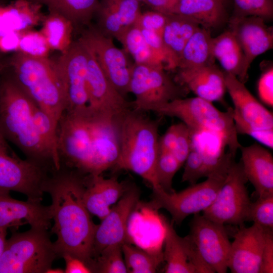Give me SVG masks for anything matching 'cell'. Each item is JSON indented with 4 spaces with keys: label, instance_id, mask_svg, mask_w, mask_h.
<instances>
[{
    "label": "cell",
    "instance_id": "26",
    "mask_svg": "<svg viewBox=\"0 0 273 273\" xmlns=\"http://www.w3.org/2000/svg\"><path fill=\"white\" fill-rule=\"evenodd\" d=\"M223 0H180L172 14L185 16L208 31L226 22L228 14Z\"/></svg>",
    "mask_w": 273,
    "mask_h": 273
},
{
    "label": "cell",
    "instance_id": "44",
    "mask_svg": "<svg viewBox=\"0 0 273 273\" xmlns=\"http://www.w3.org/2000/svg\"><path fill=\"white\" fill-rule=\"evenodd\" d=\"M166 15L152 10L142 13L135 24L140 28L154 31L162 37Z\"/></svg>",
    "mask_w": 273,
    "mask_h": 273
},
{
    "label": "cell",
    "instance_id": "20",
    "mask_svg": "<svg viewBox=\"0 0 273 273\" xmlns=\"http://www.w3.org/2000/svg\"><path fill=\"white\" fill-rule=\"evenodd\" d=\"M9 193L0 191V228H18L26 223L31 228H50L52 220L50 206L41 202L18 200Z\"/></svg>",
    "mask_w": 273,
    "mask_h": 273
},
{
    "label": "cell",
    "instance_id": "1",
    "mask_svg": "<svg viewBox=\"0 0 273 273\" xmlns=\"http://www.w3.org/2000/svg\"><path fill=\"white\" fill-rule=\"evenodd\" d=\"M86 175L61 166L50 173L43 185L52 200L54 225L52 233L59 257L66 254L82 260L89 268L93 240L97 225L83 202Z\"/></svg>",
    "mask_w": 273,
    "mask_h": 273
},
{
    "label": "cell",
    "instance_id": "32",
    "mask_svg": "<svg viewBox=\"0 0 273 273\" xmlns=\"http://www.w3.org/2000/svg\"><path fill=\"white\" fill-rule=\"evenodd\" d=\"M164 251L163 260L166 262V273H195L190 263L181 237L174 229L172 223L164 221Z\"/></svg>",
    "mask_w": 273,
    "mask_h": 273
},
{
    "label": "cell",
    "instance_id": "39",
    "mask_svg": "<svg viewBox=\"0 0 273 273\" xmlns=\"http://www.w3.org/2000/svg\"><path fill=\"white\" fill-rule=\"evenodd\" d=\"M248 221H253L265 231L273 232V195L258 197L251 203Z\"/></svg>",
    "mask_w": 273,
    "mask_h": 273
},
{
    "label": "cell",
    "instance_id": "11",
    "mask_svg": "<svg viewBox=\"0 0 273 273\" xmlns=\"http://www.w3.org/2000/svg\"><path fill=\"white\" fill-rule=\"evenodd\" d=\"M247 181L241 161L234 160L214 200L203 215L223 225H240L248 221L252 202L246 186Z\"/></svg>",
    "mask_w": 273,
    "mask_h": 273
},
{
    "label": "cell",
    "instance_id": "22",
    "mask_svg": "<svg viewBox=\"0 0 273 273\" xmlns=\"http://www.w3.org/2000/svg\"><path fill=\"white\" fill-rule=\"evenodd\" d=\"M241 162L246 177L258 197L273 195V157L257 143L241 146Z\"/></svg>",
    "mask_w": 273,
    "mask_h": 273
},
{
    "label": "cell",
    "instance_id": "36",
    "mask_svg": "<svg viewBox=\"0 0 273 273\" xmlns=\"http://www.w3.org/2000/svg\"><path fill=\"white\" fill-rule=\"evenodd\" d=\"M122 245L114 244L105 248L93 260L90 267L92 272H127L123 258Z\"/></svg>",
    "mask_w": 273,
    "mask_h": 273
},
{
    "label": "cell",
    "instance_id": "5",
    "mask_svg": "<svg viewBox=\"0 0 273 273\" xmlns=\"http://www.w3.org/2000/svg\"><path fill=\"white\" fill-rule=\"evenodd\" d=\"M160 115L176 117L193 133L208 132L215 135L234 156L242 145L233 118V108L220 111L212 102L198 97L179 98L148 109Z\"/></svg>",
    "mask_w": 273,
    "mask_h": 273
},
{
    "label": "cell",
    "instance_id": "34",
    "mask_svg": "<svg viewBox=\"0 0 273 273\" xmlns=\"http://www.w3.org/2000/svg\"><path fill=\"white\" fill-rule=\"evenodd\" d=\"M117 40L122 44L124 51L131 55L134 63L161 66L164 68L162 61L148 45L135 23L126 29Z\"/></svg>",
    "mask_w": 273,
    "mask_h": 273
},
{
    "label": "cell",
    "instance_id": "43",
    "mask_svg": "<svg viewBox=\"0 0 273 273\" xmlns=\"http://www.w3.org/2000/svg\"><path fill=\"white\" fill-rule=\"evenodd\" d=\"M192 132L183 122L178 123V134L172 154L181 166L184 165L191 149Z\"/></svg>",
    "mask_w": 273,
    "mask_h": 273
},
{
    "label": "cell",
    "instance_id": "38",
    "mask_svg": "<svg viewBox=\"0 0 273 273\" xmlns=\"http://www.w3.org/2000/svg\"><path fill=\"white\" fill-rule=\"evenodd\" d=\"M51 50L42 32L28 30L21 33L18 51L34 58L49 57Z\"/></svg>",
    "mask_w": 273,
    "mask_h": 273
},
{
    "label": "cell",
    "instance_id": "7",
    "mask_svg": "<svg viewBox=\"0 0 273 273\" xmlns=\"http://www.w3.org/2000/svg\"><path fill=\"white\" fill-rule=\"evenodd\" d=\"M235 158H229L219 168L200 183L179 192L167 193L161 188L153 189L149 206L155 210L165 209L177 224L191 214L199 213L207 209L214 200L223 184L229 169Z\"/></svg>",
    "mask_w": 273,
    "mask_h": 273
},
{
    "label": "cell",
    "instance_id": "27",
    "mask_svg": "<svg viewBox=\"0 0 273 273\" xmlns=\"http://www.w3.org/2000/svg\"><path fill=\"white\" fill-rule=\"evenodd\" d=\"M223 154L220 149L210 150L196 141L192 134L191 151L184 163L182 182L191 185L203 177H208L220 166Z\"/></svg>",
    "mask_w": 273,
    "mask_h": 273
},
{
    "label": "cell",
    "instance_id": "24",
    "mask_svg": "<svg viewBox=\"0 0 273 273\" xmlns=\"http://www.w3.org/2000/svg\"><path fill=\"white\" fill-rule=\"evenodd\" d=\"M140 3L137 0H101L96 12L97 28L106 36L117 39L136 21L141 13Z\"/></svg>",
    "mask_w": 273,
    "mask_h": 273
},
{
    "label": "cell",
    "instance_id": "54",
    "mask_svg": "<svg viewBox=\"0 0 273 273\" xmlns=\"http://www.w3.org/2000/svg\"><path fill=\"white\" fill-rule=\"evenodd\" d=\"M137 1H139L140 2H143V1H144V0H137Z\"/></svg>",
    "mask_w": 273,
    "mask_h": 273
},
{
    "label": "cell",
    "instance_id": "55",
    "mask_svg": "<svg viewBox=\"0 0 273 273\" xmlns=\"http://www.w3.org/2000/svg\"><path fill=\"white\" fill-rule=\"evenodd\" d=\"M223 1H226V0H223Z\"/></svg>",
    "mask_w": 273,
    "mask_h": 273
},
{
    "label": "cell",
    "instance_id": "42",
    "mask_svg": "<svg viewBox=\"0 0 273 273\" xmlns=\"http://www.w3.org/2000/svg\"><path fill=\"white\" fill-rule=\"evenodd\" d=\"M233 118L237 133L247 134L261 144L273 148V129H264L244 120L233 108Z\"/></svg>",
    "mask_w": 273,
    "mask_h": 273
},
{
    "label": "cell",
    "instance_id": "4",
    "mask_svg": "<svg viewBox=\"0 0 273 273\" xmlns=\"http://www.w3.org/2000/svg\"><path fill=\"white\" fill-rule=\"evenodd\" d=\"M9 64L13 77L35 105L50 116L57 129L67 104L65 83L57 60L17 52Z\"/></svg>",
    "mask_w": 273,
    "mask_h": 273
},
{
    "label": "cell",
    "instance_id": "37",
    "mask_svg": "<svg viewBox=\"0 0 273 273\" xmlns=\"http://www.w3.org/2000/svg\"><path fill=\"white\" fill-rule=\"evenodd\" d=\"M181 166L171 152L159 151L156 174L158 184L163 190L174 192L172 187L173 178Z\"/></svg>",
    "mask_w": 273,
    "mask_h": 273
},
{
    "label": "cell",
    "instance_id": "12",
    "mask_svg": "<svg viewBox=\"0 0 273 273\" xmlns=\"http://www.w3.org/2000/svg\"><path fill=\"white\" fill-rule=\"evenodd\" d=\"M78 39L92 54L112 85L125 98L129 93L132 65L128 62L124 50L116 47L112 38L98 28L90 27L84 31Z\"/></svg>",
    "mask_w": 273,
    "mask_h": 273
},
{
    "label": "cell",
    "instance_id": "9",
    "mask_svg": "<svg viewBox=\"0 0 273 273\" xmlns=\"http://www.w3.org/2000/svg\"><path fill=\"white\" fill-rule=\"evenodd\" d=\"M50 172L27 159L19 158L0 130V191H15L27 200L41 202Z\"/></svg>",
    "mask_w": 273,
    "mask_h": 273
},
{
    "label": "cell",
    "instance_id": "40",
    "mask_svg": "<svg viewBox=\"0 0 273 273\" xmlns=\"http://www.w3.org/2000/svg\"><path fill=\"white\" fill-rule=\"evenodd\" d=\"M33 119L37 133L60 162L57 152V129L52 119L36 105L33 109Z\"/></svg>",
    "mask_w": 273,
    "mask_h": 273
},
{
    "label": "cell",
    "instance_id": "19",
    "mask_svg": "<svg viewBox=\"0 0 273 273\" xmlns=\"http://www.w3.org/2000/svg\"><path fill=\"white\" fill-rule=\"evenodd\" d=\"M267 231L253 223L243 224L231 243L228 267L232 273H259Z\"/></svg>",
    "mask_w": 273,
    "mask_h": 273
},
{
    "label": "cell",
    "instance_id": "48",
    "mask_svg": "<svg viewBox=\"0 0 273 273\" xmlns=\"http://www.w3.org/2000/svg\"><path fill=\"white\" fill-rule=\"evenodd\" d=\"M178 123L170 126L159 139V151L172 152L178 134Z\"/></svg>",
    "mask_w": 273,
    "mask_h": 273
},
{
    "label": "cell",
    "instance_id": "30",
    "mask_svg": "<svg viewBox=\"0 0 273 273\" xmlns=\"http://www.w3.org/2000/svg\"><path fill=\"white\" fill-rule=\"evenodd\" d=\"M210 31L200 27L189 39L178 59V70H188L214 64Z\"/></svg>",
    "mask_w": 273,
    "mask_h": 273
},
{
    "label": "cell",
    "instance_id": "3",
    "mask_svg": "<svg viewBox=\"0 0 273 273\" xmlns=\"http://www.w3.org/2000/svg\"><path fill=\"white\" fill-rule=\"evenodd\" d=\"M130 108L117 118L119 156L115 168L131 171L153 189L161 188L156 168L159 153L158 123Z\"/></svg>",
    "mask_w": 273,
    "mask_h": 273
},
{
    "label": "cell",
    "instance_id": "50",
    "mask_svg": "<svg viewBox=\"0 0 273 273\" xmlns=\"http://www.w3.org/2000/svg\"><path fill=\"white\" fill-rule=\"evenodd\" d=\"M64 258L66 267L65 273H89L92 272L90 269L80 259L71 255L66 254L62 256Z\"/></svg>",
    "mask_w": 273,
    "mask_h": 273
},
{
    "label": "cell",
    "instance_id": "49",
    "mask_svg": "<svg viewBox=\"0 0 273 273\" xmlns=\"http://www.w3.org/2000/svg\"><path fill=\"white\" fill-rule=\"evenodd\" d=\"M180 0H144L152 10L165 15L171 14Z\"/></svg>",
    "mask_w": 273,
    "mask_h": 273
},
{
    "label": "cell",
    "instance_id": "28",
    "mask_svg": "<svg viewBox=\"0 0 273 273\" xmlns=\"http://www.w3.org/2000/svg\"><path fill=\"white\" fill-rule=\"evenodd\" d=\"M212 53L224 70L245 83L248 76L244 70V55L235 36L229 30L212 37Z\"/></svg>",
    "mask_w": 273,
    "mask_h": 273
},
{
    "label": "cell",
    "instance_id": "16",
    "mask_svg": "<svg viewBox=\"0 0 273 273\" xmlns=\"http://www.w3.org/2000/svg\"><path fill=\"white\" fill-rule=\"evenodd\" d=\"M92 136V175L115 167L119 156L117 118L101 113L87 114Z\"/></svg>",
    "mask_w": 273,
    "mask_h": 273
},
{
    "label": "cell",
    "instance_id": "17",
    "mask_svg": "<svg viewBox=\"0 0 273 273\" xmlns=\"http://www.w3.org/2000/svg\"><path fill=\"white\" fill-rule=\"evenodd\" d=\"M229 29L240 45L244 55V70L248 71L253 61L273 47V30L263 19L256 16L233 15L228 21Z\"/></svg>",
    "mask_w": 273,
    "mask_h": 273
},
{
    "label": "cell",
    "instance_id": "33",
    "mask_svg": "<svg viewBox=\"0 0 273 273\" xmlns=\"http://www.w3.org/2000/svg\"><path fill=\"white\" fill-rule=\"evenodd\" d=\"M40 31L44 36L51 50L61 54L71 46L74 26L68 19L57 13L49 12L42 19Z\"/></svg>",
    "mask_w": 273,
    "mask_h": 273
},
{
    "label": "cell",
    "instance_id": "8",
    "mask_svg": "<svg viewBox=\"0 0 273 273\" xmlns=\"http://www.w3.org/2000/svg\"><path fill=\"white\" fill-rule=\"evenodd\" d=\"M56 132L60 165L92 174V136L87 115L64 112Z\"/></svg>",
    "mask_w": 273,
    "mask_h": 273
},
{
    "label": "cell",
    "instance_id": "31",
    "mask_svg": "<svg viewBox=\"0 0 273 273\" xmlns=\"http://www.w3.org/2000/svg\"><path fill=\"white\" fill-rule=\"evenodd\" d=\"M47 7L49 12L60 14L73 26L88 24L98 9L99 0H29Z\"/></svg>",
    "mask_w": 273,
    "mask_h": 273
},
{
    "label": "cell",
    "instance_id": "23",
    "mask_svg": "<svg viewBox=\"0 0 273 273\" xmlns=\"http://www.w3.org/2000/svg\"><path fill=\"white\" fill-rule=\"evenodd\" d=\"M224 73L226 90L233 109L246 121L264 129H273L272 113L266 109L234 75Z\"/></svg>",
    "mask_w": 273,
    "mask_h": 273
},
{
    "label": "cell",
    "instance_id": "14",
    "mask_svg": "<svg viewBox=\"0 0 273 273\" xmlns=\"http://www.w3.org/2000/svg\"><path fill=\"white\" fill-rule=\"evenodd\" d=\"M189 235L214 272H226L231 243L224 225L197 213L191 221Z\"/></svg>",
    "mask_w": 273,
    "mask_h": 273
},
{
    "label": "cell",
    "instance_id": "2",
    "mask_svg": "<svg viewBox=\"0 0 273 273\" xmlns=\"http://www.w3.org/2000/svg\"><path fill=\"white\" fill-rule=\"evenodd\" d=\"M35 105L13 76L1 81V131L26 159L52 172L61 165L36 130L33 119Z\"/></svg>",
    "mask_w": 273,
    "mask_h": 273
},
{
    "label": "cell",
    "instance_id": "10",
    "mask_svg": "<svg viewBox=\"0 0 273 273\" xmlns=\"http://www.w3.org/2000/svg\"><path fill=\"white\" fill-rule=\"evenodd\" d=\"M186 89L174 81L161 66L133 64L129 93L134 96L132 108L145 112L152 106L184 98Z\"/></svg>",
    "mask_w": 273,
    "mask_h": 273
},
{
    "label": "cell",
    "instance_id": "29",
    "mask_svg": "<svg viewBox=\"0 0 273 273\" xmlns=\"http://www.w3.org/2000/svg\"><path fill=\"white\" fill-rule=\"evenodd\" d=\"M200 26L180 15H166L162 39L169 55L171 70L177 68L178 59L185 45Z\"/></svg>",
    "mask_w": 273,
    "mask_h": 273
},
{
    "label": "cell",
    "instance_id": "52",
    "mask_svg": "<svg viewBox=\"0 0 273 273\" xmlns=\"http://www.w3.org/2000/svg\"><path fill=\"white\" fill-rule=\"evenodd\" d=\"M8 64L2 58L0 55V74L5 70Z\"/></svg>",
    "mask_w": 273,
    "mask_h": 273
},
{
    "label": "cell",
    "instance_id": "13",
    "mask_svg": "<svg viewBox=\"0 0 273 273\" xmlns=\"http://www.w3.org/2000/svg\"><path fill=\"white\" fill-rule=\"evenodd\" d=\"M62 73L67 104L64 112L81 113L88 109L87 89L88 52L79 39L73 41L68 50L57 60Z\"/></svg>",
    "mask_w": 273,
    "mask_h": 273
},
{
    "label": "cell",
    "instance_id": "51",
    "mask_svg": "<svg viewBox=\"0 0 273 273\" xmlns=\"http://www.w3.org/2000/svg\"><path fill=\"white\" fill-rule=\"evenodd\" d=\"M21 33L12 32L6 33L0 40V51H15L17 52Z\"/></svg>",
    "mask_w": 273,
    "mask_h": 273
},
{
    "label": "cell",
    "instance_id": "21",
    "mask_svg": "<svg viewBox=\"0 0 273 273\" xmlns=\"http://www.w3.org/2000/svg\"><path fill=\"white\" fill-rule=\"evenodd\" d=\"M131 185L119 181L115 177L104 178L102 174L86 175L83 195L85 206L90 214L102 220Z\"/></svg>",
    "mask_w": 273,
    "mask_h": 273
},
{
    "label": "cell",
    "instance_id": "47",
    "mask_svg": "<svg viewBox=\"0 0 273 273\" xmlns=\"http://www.w3.org/2000/svg\"><path fill=\"white\" fill-rule=\"evenodd\" d=\"M273 272V232H267L259 273Z\"/></svg>",
    "mask_w": 273,
    "mask_h": 273
},
{
    "label": "cell",
    "instance_id": "41",
    "mask_svg": "<svg viewBox=\"0 0 273 273\" xmlns=\"http://www.w3.org/2000/svg\"><path fill=\"white\" fill-rule=\"evenodd\" d=\"M234 16H256L264 20L273 17L272 0H234Z\"/></svg>",
    "mask_w": 273,
    "mask_h": 273
},
{
    "label": "cell",
    "instance_id": "45",
    "mask_svg": "<svg viewBox=\"0 0 273 273\" xmlns=\"http://www.w3.org/2000/svg\"><path fill=\"white\" fill-rule=\"evenodd\" d=\"M190 263L195 273H214L213 270L201 257L196 245L189 236L181 238Z\"/></svg>",
    "mask_w": 273,
    "mask_h": 273
},
{
    "label": "cell",
    "instance_id": "18",
    "mask_svg": "<svg viewBox=\"0 0 273 273\" xmlns=\"http://www.w3.org/2000/svg\"><path fill=\"white\" fill-rule=\"evenodd\" d=\"M88 109L90 112L102 113L117 118L132 108V103L128 102L115 88L92 54L88 50Z\"/></svg>",
    "mask_w": 273,
    "mask_h": 273
},
{
    "label": "cell",
    "instance_id": "46",
    "mask_svg": "<svg viewBox=\"0 0 273 273\" xmlns=\"http://www.w3.org/2000/svg\"><path fill=\"white\" fill-rule=\"evenodd\" d=\"M257 93L260 100L270 107L273 106V67L265 69L257 83Z\"/></svg>",
    "mask_w": 273,
    "mask_h": 273
},
{
    "label": "cell",
    "instance_id": "15",
    "mask_svg": "<svg viewBox=\"0 0 273 273\" xmlns=\"http://www.w3.org/2000/svg\"><path fill=\"white\" fill-rule=\"evenodd\" d=\"M140 196V190L136 186L131 184L117 203L111 208L109 214L101 220L100 224L97 225L93 240L92 263L102 250L107 246L114 244L122 245L128 242L127 228L128 218L138 202Z\"/></svg>",
    "mask_w": 273,
    "mask_h": 273
},
{
    "label": "cell",
    "instance_id": "6",
    "mask_svg": "<svg viewBox=\"0 0 273 273\" xmlns=\"http://www.w3.org/2000/svg\"><path fill=\"white\" fill-rule=\"evenodd\" d=\"M57 258L48 230L14 232L0 257V273H47Z\"/></svg>",
    "mask_w": 273,
    "mask_h": 273
},
{
    "label": "cell",
    "instance_id": "53",
    "mask_svg": "<svg viewBox=\"0 0 273 273\" xmlns=\"http://www.w3.org/2000/svg\"><path fill=\"white\" fill-rule=\"evenodd\" d=\"M49 272L61 273V272H64V270L60 269H52L51 268L48 270L47 273H49Z\"/></svg>",
    "mask_w": 273,
    "mask_h": 273
},
{
    "label": "cell",
    "instance_id": "25",
    "mask_svg": "<svg viewBox=\"0 0 273 273\" xmlns=\"http://www.w3.org/2000/svg\"><path fill=\"white\" fill-rule=\"evenodd\" d=\"M178 71L176 79L178 84L196 97L212 103L223 99L226 91L224 73L215 64Z\"/></svg>",
    "mask_w": 273,
    "mask_h": 273
},
{
    "label": "cell",
    "instance_id": "35",
    "mask_svg": "<svg viewBox=\"0 0 273 273\" xmlns=\"http://www.w3.org/2000/svg\"><path fill=\"white\" fill-rule=\"evenodd\" d=\"M122 251L127 272L154 273L163 260V254L150 253L126 242Z\"/></svg>",
    "mask_w": 273,
    "mask_h": 273
}]
</instances>
